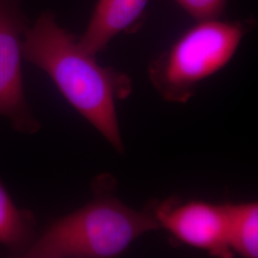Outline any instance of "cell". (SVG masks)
<instances>
[{"mask_svg": "<svg viewBox=\"0 0 258 258\" xmlns=\"http://www.w3.org/2000/svg\"><path fill=\"white\" fill-rule=\"evenodd\" d=\"M22 53L23 58L44 71L75 110L122 154L117 102L132 92L128 75L100 64L96 55L84 50L50 12L26 28Z\"/></svg>", "mask_w": 258, "mask_h": 258, "instance_id": "6da1fadb", "label": "cell"}, {"mask_svg": "<svg viewBox=\"0 0 258 258\" xmlns=\"http://www.w3.org/2000/svg\"><path fill=\"white\" fill-rule=\"evenodd\" d=\"M158 230L155 201L138 211L101 187L90 202L52 223L24 257H116L143 234Z\"/></svg>", "mask_w": 258, "mask_h": 258, "instance_id": "7a4b0ae2", "label": "cell"}, {"mask_svg": "<svg viewBox=\"0 0 258 258\" xmlns=\"http://www.w3.org/2000/svg\"><path fill=\"white\" fill-rule=\"evenodd\" d=\"M253 19L196 21L148 66L149 81L165 101L185 103L200 83L229 64Z\"/></svg>", "mask_w": 258, "mask_h": 258, "instance_id": "3957f363", "label": "cell"}, {"mask_svg": "<svg viewBox=\"0 0 258 258\" xmlns=\"http://www.w3.org/2000/svg\"><path fill=\"white\" fill-rule=\"evenodd\" d=\"M26 23L19 0H0V117L19 133L35 134L40 122L28 104L21 65Z\"/></svg>", "mask_w": 258, "mask_h": 258, "instance_id": "277c9868", "label": "cell"}, {"mask_svg": "<svg viewBox=\"0 0 258 258\" xmlns=\"http://www.w3.org/2000/svg\"><path fill=\"white\" fill-rule=\"evenodd\" d=\"M155 214L160 230L167 231L178 242L215 257L234 255L229 244L226 204L182 202L171 197L155 201Z\"/></svg>", "mask_w": 258, "mask_h": 258, "instance_id": "5b68a950", "label": "cell"}, {"mask_svg": "<svg viewBox=\"0 0 258 258\" xmlns=\"http://www.w3.org/2000/svg\"><path fill=\"white\" fill-rule=\"evenodd\" d=\"M149 0H98L91 19L78 42L84 50L97 55L111 40L131 30L143 16Z\"/></svg>", "mask_w": 258, "mask_h": 258, "instance_id": "8992f818", "label": "cell"}, {"mask_svg": "<svg viewBox=\"0 0 258 258\" xmlns=\"http://www.w3.org/2000/svg\"><path fill=\"white\" fill-rule=\"evenodd\" d=\"M32 212L19 208L0 179V245L17 256H25L37 238Z\"/></svg>", "mask_w": 258, "mask_h": 258, "instance_id": "52a82bcc", "label": "cell"}, {"mask_svg": "<svg viewBox=\"0 0 258 258\" xmlns=\"http://www.w3.org/2000/svg\"><path fill=\"white\" fill-rule=\"evenodd\" d=\"M228 237L233 254L245 258L258 256V204H226Z\"/></svg>", "mask_w": 258, "mask_h": 258, "instance_id": "ba28073f", "label": "cell"}, {"mask_svg": "<svg viewBox=\"0 0 258 258\" xmlns=\"http://www.w3.org/2000/svg\"><path fill=\"white\" fill-rule=\"evenodd\" d=\"M196 21L220 19L228 0H173Z\"/></svg>", "mask_w": 258, "mask_h": 258, "instance_id": "9c48e42d", "label": "cell"}]
</instances>
